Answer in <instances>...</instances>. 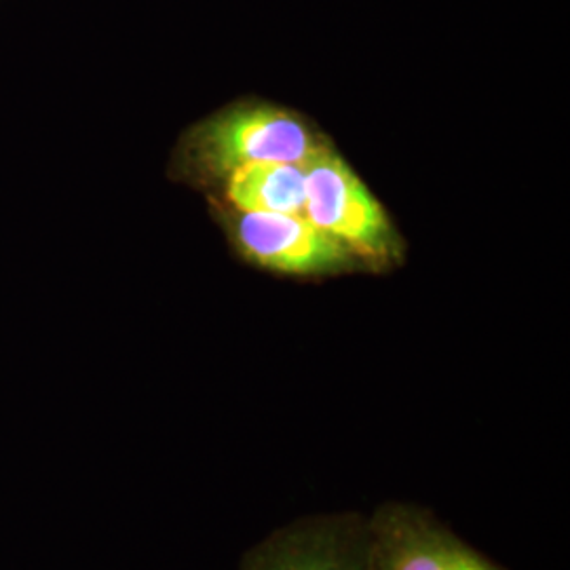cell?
I'll return each mask as SVG.
<instances>
[{
	"mask_svg": "<svg viewBox=\"0 0 570 570\" xmlns=\"http://www.w3.org/2000/svg\"><path fill=\"white\" fill-rule=\"evenodd\" d=\"M303 216L343 245L364 275H389L406 265L404 235L334 142L305 165Z\"/></svg>",
	"mask_w": 570,
	"mask_h": 570,
	"instance_id": "2",
	"label": "cell"
},
{
	"mask_svg": "<svg viewBox=\"0 0 570 570\" xmlns=\"http://www.w3.org/2000/svg\"><path fill=\"white\" fill-rule=\"evenodd\" d=\"M332 144L306 115L282 104L245 98L184 129L169 155L167 176L197 193L226 171L252 164L305 167Z\"/></svg>",
	"mask_w": 570,
	"mask_h": 570,
	"instance_id": "1",
	"label": "cell"
},
{
	"mask_svg": "<svg viewBox=\"0 0 570 570\" xmlns=\"http://www.w3.org/2000/svg\"><path fill=\"white\" fill-rule=\"evenodd\" d=\"M199 195L207 207L303 214L305 167L289 164L242 165L207 184Z\"/></svg>",
	"mask_w": 570,
	"mask_h": 570,
	"instance_id": "6",
	"label": "cell"
},
{
	"mask_svg": "<svg viewBox=\"0 0 570 570\" xmlns=\"http://www.w3.org/2000/svg\"><path fill=\"white\" fill-rule=\"evenodd\" d=\"M367 537L370 570H511L416 501L379 503L367 513Z\"/></svg>",
	"mask_w": 570,
	"mask_h": 570,
	"instance_id": "4",
	"label": "cell"
},
{
	"mask_svg": "<svg viewBox=\"0 0 570 570\" xmlns=\"http://www.w3.org/2000/svg\"><path fill=\"white\" fill-rule=\"evenodd\" d=\"M367 513L317 511L268 530L242 553L237 570H370Z\"/></svg>",
	"mask_w": 570,
	"mask_h": 570,
	"instance_id": "5",
	"label": "cell"
},
{
	"mask_svg": "<svg viewBox=\"0 0 570 570\" xmlns=\"http://www.w3.org/2000/svg\"><path fill=\"white\" fill-rule=\"evenodd\" d=\"M233 254L256 271L292 282L364 275L362 266L303 214L207 207Z\"/></svg>",
	"mask_w": 570,
	"mask_h": 570,
	"instance_id": "3",
	"label": "cell"
}]
</instances>
